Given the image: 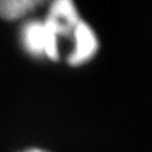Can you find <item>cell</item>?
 I'll list each match as a JSON object with an SVG mask.
<instances>
[{"instance_id":"cell-1","label":"cell","mask_w":152,"mask_h":152,"mask_svg":"<svg viewBox=\"0 0 152 152\" xmlns=\"http://www.w3.org/2000/svg\"><path fill=\"white\" fill-rule=\"evenodd\" d=\"M20 43L31 56L37 59H59L60 36L47 20H28L20 29Z\"/></svg>"},{"instance_id":"cell-2","label":"cell","mask_w":152,"mask_h":152,"mask_svg":"<svg viewBox=\"0 0 152 152\" xmlns=\"http://www.w3.org/2000/svg\"><path fill=\"white\" fill-rule=\"evenodd\" d=\"M72 51L68 55V63L71 66H81L95 56L99 48L95 32L86 23L80 20L72 34Z\"/></svg>"},{"instance_id":"cell-3","label":"cell","mask_w":152,"mask_h":152,"mask_svg":"<svg viewBox=\"0 0 152 152\" xmlns=\"http://www.w3.org/2000/svg\"><path fill=\"white\" fill-rule=\"evenodd\" d=\"M37 1H26V0H3L0 1V16L5 20H16V19L23 18L28 12H31L35 7H37Z\"/></svg>"},{"instance_id":"cell-4","label":"cell","mask_w":152,"mask_h":152,"mask_svg":"<svg viewBox=\"0 0 152 152\" xmlns=\"http://www.w3.org/2000/svg\"><path fill=\"white\" fill-rule=\"evenodd\" d=\"M23 152H47V151L39 150V148H32V150H27V151H23Z\"/></svg>"}]
</instances>
